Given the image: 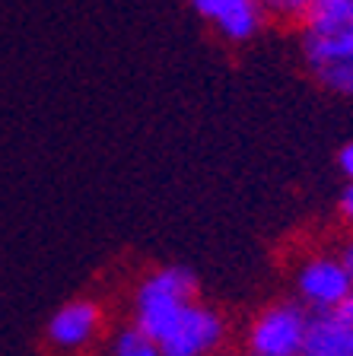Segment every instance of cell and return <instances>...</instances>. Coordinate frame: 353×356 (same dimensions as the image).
<instances>
[{"instance_id": "1", "label": "cell", "mask_w": 353, "mask_h": 356, "mask_svg": "<svg viewBox=\"0 0 353 356\" xmlns=\"http://www.w3.org/2000/svg\"><path fill=\"white\" fill-rule=\"evenodd\" d=\"M198 296V277L182 264L156 267L143 277V283L134 293V325L153 341H159L166 327L182 315L188 302Z\"/></svg>"}, {"instance_id": "2", "label": "cell", "mask_w": 353, "mask_h": 356, "mask_svg": "<svg viewBox=\"0 0 353 356\" xmlns=\"http://www.w3.org/2000/svg\"><path fill=\"white\" fill-rule=\"evenodd\" d=\"M223 337H226L223 315L194 299L185 305L182 315L166 327V334L156 343H159L162 356H214Z\"/></svg>"}, {"instance_id": "3", "label": "cell", "mask_w": 353, "mask_h": 356, "mask_svg": "<svg viewBox=\"0 0 353 356\" xmlns=\"http://www.w3.org/2000/svg\"><path fill=\"white\" fill-rule=\"evenodd\" d=\"M309 315L296 302H274L249 325L251 356H299Z\"/></svg>"}, {"instance_id": "4", "label": "cell", "mask_w": 353, "mask_h": 356, "mask_svg": "<svg viewBox=\"0 0 353 356\" xmlns=\"http://www.w3.org/2000/svg\"><path fill=\"white\" fill-rule=\"evenodd\" d=\"M302 58L318 86L353 99V35H302Z\"/></svg>"}, {"instance_id": "5", "label": "cell", "mask_w": 353, "mask_h": 356, "mask_svg": "<svg viewBox=\"0 0 353 356\" xmlns=\"http://www.w3.org/2000/svg\"><path fill=\"white\" fill-rule=\"evenodd\" d=\"M296 286H299V296L309 309L328 312L338 309L350 296L353 283L338 254H312L296 270Z\"/></svg>"}, {"instance_id": "6", "label": "cell", "mask_w": 353, "mask_h": 356, "mask_svg": "<svg viewBox=\"0 0 353 356\" xmlns=\"http://www.w3.org/2000/svg\"><path fill=\"white\" fill-rule=\"evenodd\" d=\"M102 331V309L93 299H70L45 325V341L58 353H83Z\"/></svg>"}, {"instance_id": "7", "label": "cell", "mask_w": 353, "mask_h": 356, "mask_svg": "<svg viewBox=\"0 0 353 356\" xmlns=\"http://www.w3.org/2000/svg\"><path fill=\"white\" fill-rule=\"evenodd\" d=\"M191 10L217 29V35L229 44H245L261 32L265 10L258 0H188Z\"/></svg>"}, {"instance_id": "8", "label": "cell", "mask_w": 353, "mask_h": 356, "mask_svg": "<svg viewBox=\"0 0 353 356\" xmlns=\"http://www.w3.org/2000/svg\"><path fill=\"white\" fill-rule=\"evenodd\" d=\"M299 356H353V325L338 309L312 312Z\"/></svg>"}, {"instance_id": "9", "label": "cell", "mask_w": 353, "mask_h": 356, "mask_svg": "<svg viewBox=\"0 0 353 356\" xmlns=\"http://www.w3.org/2000/svg\"><path fill=\"white\" fill-rule=\"evenodd\" d=\"M299 29L302 35H353V0H309Z\"/></svg>"}, {"instance_id": "10", "label": "cell", "mask_w": 353, "mask_h": 356, "mask_svg": "<svg viewBox=\"0 0 353 356\" xmlns=\"http://www.w3.org/2000/svg\"><path fill=\"white\" fill-rule=\"evenodd\" d=\"M111 356H162V353H159V343H156L150 334H143L137 325H131L115 334Z\"/></svg>"}, {"instance_id": "11", "label": "cell", "mask_w": 353, "mask_h": 356, "mask_svg": "<svg viewBox=\"0 0 353 356\" xmlns=\"http://www.w3.org/2000/svg\"><path fill=\"white\" fill-rule=\"evenodd\" d=\"M258 3H261L267 19H280L290 26H299L302 13L309 7V0H258Z\"/></svg>"}, {"instance_id": "12", "label": "cell", "mask_w": 353, "mask_h": 356, "mask_svg": "<svg viewBox=\"0 0 353 356\" xmlns=\"http://www.w3.org/2000/svg\"><path fill=\"white\" fill-rule=\"evenodd\" d=\"M338 210L344 216L347 226H353V181H347V188L340 191V200H338Z\"/></svg>"}, {"instance_id": "13", "label": "cell", "mask_w": 353, "mask_h": 356, "mask_svg": "<svg viewBox=\"0 0 353 356\" xmlns=\"http://www.w3.org/2000/svg\"><path fill=\"white\" fill-rule=\"evenodd\" d=\"M338 169L344 172L347 181H353V140L340 147V153H338Z\"/></svg>"}, {"instance_id": "14", "label": "cell", "mask_w": 353, "mask_h": 356, "mask_svg": "<svg viewBox=\"0 0 353 356\" xmlns=\"http://www.w3.org/2000/svg\"><path fill=\"white\" fill-rule=\"evenodd\" d=\"M338 258H340V264L347 267V274H350V283H353V236L344 242V248L338 252Z\"/></svg>"}, {"instance_id": "15", "label": "cell", "mask_w": 353, "mask_h": 356, "mask_svg": "<svg viewBox=\"0 0 353 356\" xmlns=\"http://www.w3.org/2000/svg\"><path fill=\"white\" fill-rule=\"evenodd\" d=\"M338 312H340V315H344V318H347V321H350V325H353V289H350V296H347L344 302L338 305Z\"/></svg>"}]
</instances>
